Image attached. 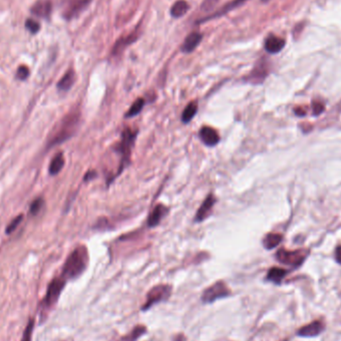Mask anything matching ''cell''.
Wrapping results in <instances>:
<instances>
[{"label":"cell","mask_w":341,"mask_h":341,"mask_svg":"<svg viewBox=\"0 0 341 341\" xmlns=\"http://www.w3.org/2000/svg\"><path fill=\"white\" fill-rule=\"evenodd\" d=\"M89 262L88 251L86 247L79 246L70 254L68 259L66 260L64 266L62 277L67 279H74L81 275L86 269Z\"/></svg>","instance_id":"6da1fadb"},{"label":"cell","mask_w":341,"mask_h":341,"mask_svg":"<svg viewBox=\"0 0 341 341\" xmlns=\"http://www.w3.org/2000/svg\"><path fill=\"white\" fill-rule=\"evenodd\" d=\"M79 119H80V114L77 112L68 114L67 116H65L59 128L57 129V132L51 138L49 146L60 144L68 140L70 137H72L79 124Z\"/></svg>","instance_id":"7a4b0ae2"},{"label":"cell","mask_w":341,"mask_h":341,"mask_svg":"<svg viewBox=\"0 0 341 341\" xmlns=\"http://www.w3.org/2000/svg\"><path fill=\"white\" fill-rule=\"evenodd\" d=\"M136 136H137V133L133 132L130 128L125 129L122 133L121 142L118 144V148H117V152L122 157L119 173H121L122 170L124 169L125 165L129 164V162H130V157H131L132 148L134 146Z\"/></svg>","instance_id":"3957f363"},{"label":"cell","mask_w":341,"mask_h":341,"mask_svg":"<svg viewBox=\"0 0 341 341\" xmlns=\"http://www.w3.org/2000/svg\"><path fill=\"white\" fill-rule=\"evenodd\" d=\"M172 294V287L170 285L161 284L154 286L147 295L146 303L143 305L142 309L147 310L152 307L154 304L167 301Z\"/></svg>","instance_id":"277c9868"},{"label":"cell","mask_w":341,"mask_h":341,"mask_svg":"<svg viewBox=\"0 0 341 341\" xmlns=\"http://www.w3.org/2000/svg\"><path fill=\"white\" fill-rule=\"evenodd\" d=\"M230 291L224 281H217L209 286L202 295V301L205 303H212L218 300L227 298Z\"/></svg>","instance_id":"5b68a950"},{"label":"cell","mask_w":341,"mask_h":341,"mask_svg":"<svg viewBox=\"0 0 341 341\" xmlns=\"http://www.w3.org/2000/svg\"><path fill=\"white\" fill-rule=\"evenodd\" d=\"M66 284V279L64 277H57V278H54L49 286H48V289H47V293H46V296L43 300V305L45 307H50L52 305H54L56 302L58 301L64 286Z\"/></svg>","instance_id":"8992f818"},{"label":"cell","mask_w":341,"mask_h":341,"mask_svg":"<svg viewBox=\"0 0 341 341\" xmlns=\"http://www.w3.org/2000/svg\"><path fill=\"white\" fill-rule=\"evenodd\" d=\"M276 259L283 265L300 266L303 264L305 256L302 251L290 252L281 249L276 253Z\"/></svg>","instance_id":"52a82bcc"},{"label":"cell","mask_w":341,"mask_h":341,"mask_svg":"<svg viewBox=\"0 0 341 341\" xmlns=\"http://www.w3.org/2000/svg\"><path fill=\"white\" fill-rule=\"evenodd\" d=\"M90 1L91 0H69L67 1L64 7L63 16L68 20L72 19L89 5Z\"/></svg>","instance_id":"ba28073f"},{"label":"cell","mask_w":341,"mask_h":341,"mask_svg":"<svg viewBox=\"0 0 341 341\" xmlns=\"http://www.w3.org/2000/svg\"><path fill=\"white\" fill-rule=\"evenodd\" d=\"M199 135L202 142L209 147H214L220 142V136L218 132L212 127L205 126L201 128Z\"/></svg>","instance_id":"9c48e42d"},{"label":"cell","mask_w":341,"mask_h":341,"mask_svg":"<svg viewBox=\"0 0 341 341\" xmlns=\"http://www.w3.org/2000/svg\"><path fill=\"white\" fill-rule=\"evenodd\" d=\"M215 203H216L215 197L212 193H210L207 197V199L204 201V203L202 204V206L200 207V209H199V211H198V213H197V215L194 217V221L197 223L205 221L211 215L212 210H213V208L215 206Z\"/></svg>","instance_id":"30bf717a"},{"label":"cell","mask_w":341,"mask_h":341,"mask_svg":"<svg viewBox=\"0 0 341 341\" xmlns=\"http://www.w3.org/2000/svg\"><path fill=\"white\" fill-rule=\"evenodd\" d=\"M324 324L322 321L320 320H315V321H312L311 323L305 325L302 327L298 334L300 336H303V337H314V336H317L319 335L321 332H323L324 330Z\"/></svg>","instance_id":"8fae6325"},{"label":"cell","mask_w":341,"mask_h":341,"mask_svg":"<svg viewBox=\"0 0 341 341\" xmlns=\"http://www.w3.org/2000/svg\"><path fill=\"white\" fill-rule=\"evenodd\" d=\"M31 12L41 18H48L52 11V3L49 0H38L31 7Z\"/></svg>","instance_id":"7c38bea8"},{"label":"cell","mask_w":341,"mask_h":341,"mask_svg":"<svg viewBox=\"0 0 341 341\" xmlns=\"http://www.w3.org/2000/svg\"><path fill=\"white\" fill-rule=\"evenodd\" d=\"M267 73H268L267 64H266L265 61L262 60V61L258 62L257 65L255 66L254 70L249 76V81L253 82L255 84L262 83L265 80V77L267 76Z\"/></svg>","instance_id":"4fadbf2b"},{"label":"cell","mask_w":341,"mask_h":341,"mask_svg":"<svg viewBox=\"0 0 341 341\" xmlns=\"http://www.w3.org/2000/svg\"><path fill=\"white\" fill-rule=\"evenodd\" d=\"M285 45V41L282 38L270 35L265 39V50L270 54H276L280 52Z\"/></svg>","instance_id":"5bb4252c"},{"label":"cell","mask_w":341,"mask_h":341,"mask_svg":"<svg viewBox=\"0 0 341 341\" xmlns=\"http://www.w3.org/2000/svg\"><path fill=\"white\" fill-rule=\"evenodd\" d=\"M168 213H169V210L164 205L156 206L149 217V221H148L149 227H156L157 225H159L160 222L168 215Z\"/></svg>","instance_id":"9a60e30c"},{"label":"cell","mask_w":341,"mask_h":341,"mask_svg":"<svg viewBox=\"0 0 341 341\" xmlns=\"http://www.w3.org/2000/svg\"><path fill=\"white\" fill-rule=\"evenodd\" d=\"M202 39H203V35L201 33H199V32H191L185 39V41H184V43L182 45V48H181L182 51L184 53H190V52H192L198 47V45L201 43Z\"/></svg>","instance_id":"2e32d148"},{"label":"cell","mask_w":341,"mask_h":341,"mask_svg":"<svg viewBox=\"0 0 341 341\" xmlns=\"http://www.w3.org/2000/svg\"><path fill=\"white\" fill-rule=\"evenodd\" d=\"M137 39H138V30H135L133 33L129 34L128 36L121 38V39L118 40L117 43L114 45L112 54H113V55H118V54H120V53H121L128 45L134 43Z\"/></svg>","instance_id":"e0dca14e"},{"label":"cell","mask_w":341,"mask_h":341,"mask_svg":"<svg viewBox=\"0 0 341 341\" xmlns=\"http://www.w3.org/2000/svg\"><path fill=\"white\" fill-rule=\"evenodd\" d=\"M74 82H75V72L72 69H70L60 79V81L57 84V88L60 91H68L73 86Z\"/></svg>","instance_id":"ac0fdd59"},{"label":"cell","mask_w":341,"mask_h":341,"mask_svg":"<svg viewBox=\"0 0 341 341\" xmlns=\"http://www.w3.org/2000/svg\"><path fill=\"white\" fill-rule=\"evenodd\" d=\"M65 164V159L62 153H58L51 161L49 165V174L55 176L61 172Z\"/></svg>","instance_id":"d6986e66"},{"label":"cell","mask_w":341,"mask_h":341,"mask_svg":"<svg viewBox=\"0 0 341 341\" xmlns=\"http://www.w3.org/2000/svg\"><path fill=\"white\" fill-rule=\"evenodd\" d=\"M189 3L185 0L177 1L171 8V15L175 18L183 17L189 11Z\"/></svg>","instance_id":"ffe728a7"},{"label":"cell","mask_w":341,"mask_h":341,"mask_svg":"<svg viewBox=\"0 0 341 341\" xmlns=\"http://www.w3.org/2000/svg\"><path fill=\"white\" fill-rule=\"evenodd\" d=\"M285 275H286L285 269H282V268H279V267H272L268 270L266 278H267V280L278 284V283L281 282V280L284 278Z\"/></svg>","instance_id":"44dd1931"},{"label":"cell","mask_w":341,"mask_h":341,"mask_svg":"<svg viewBox=\"0 0 341 341\" xmlns=\"http://www.w3.org/2000/svg\"><path fill=\"white\" fill-rule=\"evenodd\" d=\"M282 240V235L279 233H267L264 238V247L266 250H272L276 248Z\"/></svg>","instance_id":"7402d4cb"},{"label":"cell","mask_w":341,"mask_h":341,"mask_svg":"<svg viewBox=\"0 0 341 341\" xmlns=\"http://www.w3.org/2000/svg\"><path fill=\"white\" fill-rule=\"evenodd\" d=\"M198 112V103L196 101L190 102L189 104L187 105V107L185 108L183 115H182V121L184 123H189V121L196 116V114Z\"/></svg>","instance_id":"603a6c76"},{"label":"cell","mask_w":341,"mask_h":341,"mask_svg":"<svg viewBox=\"0 0 341 341\" xmlns=\"http://www.w3.org/2000/svg\"><path fill=\"white\" fill-rule=\"evenodd\" d=\"M144 105H145V100L144 99H142V98L137 99L133 103V105L131 106V108L129 109V111L126 114V118H130V117H134V116L138 115V114L142 111Z\"/></svg>","instance_id":"cb8c5ba5"},{"label":"cell","mask_w":341,"mask_h":341,"mask_svg":"<svg viewBox=\"0 0 341 341\" xmlns=\"http://www.w3.org/2000/svg\"><path fill=\"white\" fill-rule=\"evenodd\" d=\"M245 1H247V0H233V1L229 2L228 4L225 5V6L222 8L221 11L217 12L216 14H214L215 16H213V17L210 18V19H213V18H215V17H217V16H222V15H224L225 13H227L228 11H230V10H232V9H234V8H236V7H238V6H239L240 4H242Z\"/></svg>","instance_id":"d4e9b609"},{"label":"cell","mask_w":341,"mask_h":341,"mask_svg":"<svg viewBox=\"0 0 341 341\" xmlns=\"http://www.w3.org/2000/svg\"><path fill=\"white\" fill-rule=\"evenodd\" d=\"M43 206H44V200L42 198H37L30 205V209H29L30 214L34 215V216L37 215L38 213L41 211Z\"/></svg>","instance_id":"484cf974"},{"label":"cell","mask_w":341,"mask_h":341,"mask_svg":"<svg viewBox=\"0 0 341 341\" xmlns=\"http://www.w3.org/2000/svg\"><path fill=\"white\" fill-rule=\"evenodd\" d=\"M34 319H30L27 326L25 327V330L23 332V337L21 341H31L32 338V332H33V328H34Z\"/></svg>","instance_id":"4316f807"},{"label":"cell","mask_w":341,"mask_h":341,"mask_svg":"<svg viewBox=\"0 0 341 341\" xmlns=\"http://www.w3.org/2000/svg\"><path fill=\"white\" fill-rule=\"evenodd\" d=\"M25 27H26V29H28L32 34H36L38 31L40 30V27H41V26H40V24L38 23L36 20L29 18V19H27V20L25 21Z\"/></svg>","instance_id":"83f0119b"},{"label":"cell","mask_w":341,"mask_h":341,"mask_svg":"<svg viewBox=\"0 0 341 341\" xmlns=\"http://www.w3.org/2000/svg\"><path fill=\"white\" fill-rule=\"evenodd\" d=\"M22 219H23V216H22V215H19L18 217H16V218H15V219L7 226L5 232H6L7 234H10L11 232H13V231L16 229V227H18L19 224L22 222Z\"/></svg>","instance_id":"f1b7e54d"},{"label":"cell","mask_w":341,"mask_h":341,"mask_svg":"<svg viewBox=\"0 0 341 341\" xmlns=\"http://www.w3.org/2000/svg\"><path fill=\"white\" fill-rule=\"evenodd\" d=\"M29 74H30V70L27 66L25 65H21L19 66V68L17 69V72H16V77L17 79L19 80H26L28 77H29Z\"/></svg>","instance_id":"f546056e"},{"label":"cell","mask_w":341,"mask_h":341,"mask_svg":"<svg viewBox=\"0 0 341 341\" xmlns=\"http://www.w3.org/2000/svg\"><path fill=\"white\" fill-rule=\"evenodd\" d=\"M219 2V0H205L202 3V9L205 11H209L211 10L217 3Z\"/></svg>","instance_id":"4dcf8cb0"},{"label":"cell","mask_w":341,"mask_h":341,"mask_svg":"<svg viewBox=\"0 0 341 341\" xmlns=\"http://www.w3.org/2000/svg\"><path fill=\"white\" fill-rule=\"evenodd\" d=\"M324 111V105L320 102L313 103V113L314 115H319Z\"/></svg>","instance_id":"1f68e13d"},{"label":"cell","mask_w":341,"mask_h":341,"mask_svg":"<svg viewBox=\"0 0 341 341\" xmlns=\"http://www.w3.org/2000/svg\"><path fill=\"white\" fill-rule=\"evenodd\" d=\"M335 260L339 265H341V247H338L335 251Z\"/></svg>","instance_id":"d6a6232c"},{"label":"cell","mask_w":341,"mask_h":341,"mask_svg":"<svg viewBox=\"0 0 341 341\" xmlns=\"http://www.w3.org/2000/svg\"><path fill=\"white\" fill-rule=\"evenodd\" d=\"M295 112H296V114H297L298 116H304V115H305V111L303 110L302 108H297V109L295 110Z\"/></svg>","instance_id":"836d02e7"},{"label":"cell","mask_w":341,"mask_h":341,"mask_svg":"<svg viewBox=\"0 0 341 341\" xmlns=\"http://www.w3.org/2000/svg\"><path fill=\"white\" fill-rule=\"evenodd\" d=\"M263 1H267V0H263Z\"/></svg>","instance_id":"e575fe53"}]
</instances>
